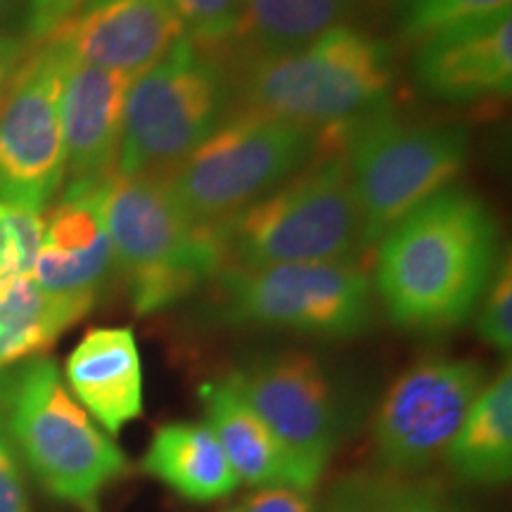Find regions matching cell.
<instances>
[{"label": "cell", "mask_w": 512, "mask_h": 512, "mask_svg": "<svg viewBox=\"0 0 512 512\" xmlns=\"http://www.w3.org/2000/svg\"><path fill=\"white\" fill-rule=\"evenodd\" d=\"M498 254L494 211L477 195L446 188L377 242L375 290L403 330L458 328L484 297Z\"/></svg>", "instance_id": "obj_1"}, {"label": "cell", "mask_w": 512, "mask_h": 512, "mask_svg": "<svg viewBox=\"0 0 512 512\" xmlns=\"http://www.w3.org/2000/svg\"><path fill=\"white\" fill-rule=\"evenodd\" d=\"M62 48H34L0 112V202L43 214L64 183Z\"/></svg>", "instance_id": "obj_11"}, {"label": "cell", "mask_w": 512, "mask_h": 512, "mask_svg": "<svg viewBox=\"0 0 512 512\" xmlns=\"http://www.w3.org/2000/svg\"><path fill=\"white\" fill-rule=\"evenodd\" d=\"M0 408L17 453L57 501L98 512L102 491L128 472L121 448L83 411L50 358L0 375Z\"/></svg>", "instance_id": "obj_3"}, {"label": "cell", "mask_w": 512, "mask_h": 512, "mask_svg": "<svg viewBox=\"0 0 512 512\" xmlns=\"http://www.w3.org/2000/svg\"><path fill=\"white\" fill-rule=\"evenodd\" d=\"M43 240V214L0 202V294L31 278Z\"/></svg>", "instance_id": "obj_23"}, {"label": "cell", "mask_w": 512, "mask_h": 512, "mask_svg": "<svg viewBox=\"0 0 512 512\" xmlns=\"http://www.w3.org/2000/svg\"><path fill=\"white\" fill-rule=\"evenodd\" d=\"M512 0H394L401 31L408 38H427L441 29L510 10Z\"/></svg>", "instance_id": "obj_24"}, {"label": "cell", "mask_w": 512, "mask_h": 512, "mask_svg": "<svg viewBox=\"0 0 512 512\" xmlns=\"http://www.w3.org/2000/svg\"><path fill=\"white\" fill-rule=\"evenodd\" d=\"M226 266L354 264L361 216L344 155L306 164L233 219L214 226Z\"/></svg>", "instance_id": "obj_5"}, {"label": "cell", "mask_w": 512, "mask_h": 512, "mask_svg": "<svg viewBox=\"0 0 512 512\" xmlns=\"http://www.w3.org/2000/svg\"><path fill=\"white\" fill-rule=\"evenodd\" d=\"M415 76L432 98H503L512 88V12L472 19L422 38Z\"/></svg>", "instance_id": "obj_15"}, {"label": "cell", "mask_w": 512, "mask_h": 512, "mask_svg": "<svg viewBox=\"0 0 512 512\" xmlns=\"http://www.w3.org/2000/svg\"><path fill=\"white\" fill-rule=\"evenodd\" d=\"M181 19L185 36L202 48L230 43L238 34L245 0H166Z\"/></svg>", "instance_id": "obj_26"}, {"label": "cell", "mask_w": 512, "mask_h": 512, "mask_svg": "<svg viewBox=\"0 0 512 512\" xmlns=\"http://www.w3.org/2000/svg\"><path fill=\"white\" fill-rule=\"evenodd\" d=\"M12 22H15V24L19 22V12L8 8L5 3H0V36H3V34H17V29L10 31Z\"/></svg>", "instance_id": "obj_31"}, {"label": "cell", "mask_w": 512, "mask_h": 512, "mask_svg": "<svg viewBox=\"0 0 512 512\" xmlns=\"http://www.w3.org/2000/svg\"><path fill=\"white\" fill-rule=\"evenodd\" d=\"M0 512H29L22 465L3 415H0Z\"/></svg>", "instance_id": "obj_28"}, {"label": "cell", "mask_w": 512, "mask_h": 512, "mask_svg": "<svg viewBox=\"0 0 512 512\" xmlns=\"http://www.w3.org/2000/svg\"><path fill=\"white\" fill-rule=\"evenodd\" d=\"M64 377L107 437L143 415V363L131 328L88 330L64 363Z\"/></svg>", "instance_id": "obj_17"}, {"label": "cell", "mask_w": 512, "mask_h": 512, "mask_svg": "<svg viewBox=\"0 0 512 512\" xmlns=\"http://www.w3.org/2000/svg\"><path fill=\"white\" fill-rule=\"evenodd\" d=\"M107 181L62 188L60 200L43 211V240L31 271V280L41 290L98 302L105 285L119 273L102 214Z\"/></svg>", "instance_id": "obj_14"}, {"label": "cell", "mask_w": 512, "mask_h": 512, "mask_svg": "<svg viewBox=\"0 0 512 512\" xmlns=\"http://www.w3.org/2000/svg\"><path fill=\"white\" fill-rule=\"evenodd\" d=\"M102 214L140 316L178 304L223 268L216 228L192 221L164 176H110Z\"/></svg>", "instance_id": "obj_4"}, {"label": "cell", "mask_w": 512, "mask_h": 512, "mask_svg": "<svg viewBox=\"0 0 512 512\" xmlns=\"http://www.w3.org/2000/svg\"><path fill=\"white\" fill-rule=\"evenodd\" d=\"M318 143L309 128L238 112L164 178L192 221L221 226L304 169Z\"/></svg>", "instance_id": "obj_8"}, {"label": "cell", "mask_w": 512, "mask_h": 512, "mask_svg": "<svg viewBox=\"0 0 512 512\" xmlns=\"http://www.w3.org/2000/svg\"><path fill=\"white\" fill-rule=\"evenodd\" d=\"M131 81V76L74 60L67 62L60 95L64 140L62 188L98 185L114 174L124 124V102Z\"/></svg>", "instance_id": "obj_16"}, {"label": "cell", "mask_w": 512, "mask_h": 512, "mask_svg": "<svg viewBox=\"0 0 512 512\" xmlns=\"http://www.w3.org/2000/svg\"><path fill=\"white\" fill-rule=\"evenodd\" d=\"M211 283V311L228 325L349 339L373 320V285L351 261L226 266Z\"/></svg>", "instance_id": "obj_9"}, {"label": "cell", "mask_w": 512, "mask_h": 512, "mask_svg": "<svg viewBox=\"0 0 512 512\" xmlns=\"http://www.w3.org/2000/svg\"><path fill=\"white\" fill-rule=\"evenodd\" d=\"M143 470L195 503L221 501L240 486L219 439L197 422L159 427L147 446Z\"/></svg>", "instance_id": "obj_19"}, {"label": "cell", "mask_w": 512, "mask_h": 512, "mask_svg": "<svg viewBox=\"0 0 512 512\" xmlns=\"http://www.w3.org/2000/svg\"><path fill=\"white\" fill-rule=\"evenodd\" d=\"M31 46L19 34L0 36V112L8 100L12 83H15L19 69L27 62Z\"/></svg>", "instance_id": "obj_30"}, {"label": "cell", "mask_w": 512, "mask_h": 512, "mask_svg": "<svg viewBox=\"0 0 512 512\" xmlns=\"http://www.w3.org/2000/svg\"><path fill=\"white\" fill-rule=\"evenodd\" d=\"M183 36L166 0H88L50 43L69 60L136 79Z\"/></svg>", "instance_id": "obj_13"}, {"label": "cell", "mask_w": 512, "mask_h": 512, "mask_svg": "<svg viewBox=\"0 0 512 512\" xmlns=\"http://www.w3.org/2000/svg\"><path fill=\"white\" fill-rule=\"evenodd\" d=\"M95 299L64 297L22 278L0 294V370L41 358L72 325L93 311Z\"/></svg>", "instance_id": "obj_21"}, {"label": "cell", "mask_w": 512, "mask_h": 512, "mask_svg": "<svg viewBox=\"0 0 512 512\" xmlns=\"http://www.w3.org/2000/svg\"><path fill=\"white\" fill-rule=\"evenodd\" d=\"M363 247H375L403 216L463 174L470 138L463 126L411 124L384 105L344 131Z\"/></svg>", "instance_id": "obj_6"}, {"label": "cell", "mask_w": 512, "mask_h": 512, "mask_svg": "<svg viewBox=\"0 0 512 512\" xmlns=\"http://www.w3.org/2000/svg\"><path fill=\"white\" fill-rule=\"evenodd\" d=\"M332 512H446L430 484L366 482L339 491Z\"/></svg>", "instance_id": "obj_25"}, {"label": "cell", "mask_w": 512, "mask_h": 512, "mask_svg": "<svg viewBox=\"0 0 512 512\" xmlns=\"http://www.w3.org/2000/svg\"><path fill=\"white\" fill-rule=\"evenodd\" d=\"M0 3H5V5H8V8L19 12V8H22V5H24V0H0Z\"/></svg>", "instance_id": "obj_32"}, {"label": "cell", "mask_w": 512, "mask_h": 512, "mask_svg": "<svg viewBox=\"0 0 512 512\" xmlns=\"http://www.w3.org/2000/svg\"><path fill=\"white\" fill-rule=\"evenodd\" d=\"M354 0H245L238 34L242 57L280 55L342 27Z\"/></svg>", "instance_id": "obj_22"}, {"label": "cell", "mask_w": 512, "mask_h": 512, "mask_svg": "<svg viewBox=\"0 0 512 512\" xmlns=\"http://www.w3.org/2000/svg\"><path fill=\"white\" fill-rule=\"evenodd\" d=\"M226 382L316 486L347 418L330 370L306 351H275L249 358Z\"/></svg>", "instance_id": "obj_10"}, {"label": "cell", "mask_w": 512, "mask_h": 512, "mask_svg": "<svg viewBox=\"0 0 512 512\" xmlns=\"http://www.w3.org/2000/svg\"><path fill=\"white\" fill-rule=\"evenodd\" d=\"M230 102L228 69L183 36L128 86L114 174H169L219 128Z\"/></svg>", "instance_id": "obj_7"}, {"label": "cell", "mask_w": 512, "mask_h": 512, "mask_svg": "<svg viewBox=\"0 0 512 512\" xmlns=\"http://www.w3.org/2000/svg\"><path fill=\"white\" fill-rule=\"evenodd\" d=\"M444 456L463 482L496 486L512 475V375L486 382Z\"/></svg>", "instance_id": "obj_20"}, {"label": "cell", "mask_w": 512, "mask_h": 512, "mask_svg": "<svg viewBox=\"0 0 512 512\" xmlns=\"http://www.w3.org/2000/svg\"><path fill=\"white\" fill-rule=\"evenodd\" d=\"M204 425L214 432L240 484L249 486H299L313 489L309 477L273 437L266 422L242 401L226 380L204 382L200 387Z\"/></svg>", "instance_id": "obj_18"}, {"label": "cell", "mask_w": 512, "mask_h": 512, "mask_svg": "<svg viewBox=\"0 0 512 512\" xmlns=\"http://www.w3.org/2000/svg\"><path fill=\"white\" fill-rule=\"evenodd\" d=\"M484 384L486 370L463 358H425L408 368L377 408L380 463L406 475L444 456Z\"/></svg>", "instance_id": "obj_12"}, {"label": "cell", "mask_w": 512, "mask_h": 512, "mask_svg": "<svg viewBox=\"0 0 512 512\" xmlns=\"http://www.w3.org/2000/svg\"><path fill=\"white\" fill-rule=\"evenodd\" d=\"M228 76L240 112L337 133L387 105L394 62L380 38L335 27L290 53L240 57Z\"/></svg>", "instance_id": "obj_2"}, {"label": "cell", "mask_w": 512, "mask_h": 512, "mask_svg": "<svg viewBox=\"0 0 512 512\" xmlns=\"http://www.w3.org/2000/svg\"><path fill=\"white\" fill-rule=\"evenodd\" d=\"M235 512H318L311 489L299 486H264L247 496Z\"/></svg>", "instance_id": "obj_29"}, {"label": "cell", "mask_w": 512, "mask_h": 512, "mask_svg": "<svg viewBox=\"0 0 512 512\" xmlns=\"http://www.w3.org/2000/svg\"><path fill=\"white\" fill-rule=\"evenodd\" d=\"M477 332L486 344L508 354L512 347V264L510 256L498 261L486 297L479 309Z\"/></svg>", "instance_id": "obj_27"}]
</instances>
